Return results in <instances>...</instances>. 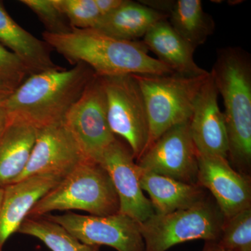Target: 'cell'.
I'll return each instance as SVG.
<instances>
[{
    "instance_id": "f546056e",
    "label": "cell",
    "mask_w": 251,
    "mask_h": 251,
    "mask_svg": "<svg viewBox=\"0 0 251 251\" xmlns=\"http://www.w3.org/2000/svg\"><path fill=\"white\" fill-rule=\"evenodd\" d=\"M202 251H230L220 247L216 242H205Z\"/></svg>"
},
{
    "instance_id": "8992f818",
    "label": "cell",
    "mask_w": 251,
    "mask_h": 251,
    "mask_svg": "<svg viewBox=\"0 0 251 251\" xmlns=\"http://www.w3.org/2000/svg\"><path fill=\"white\" fill-rule=\"evenodd\" d=\"M225 216L215 201L206 198L196 205L157 214L140 224L145 251H167L189 241L217 242Z\"/></svg>"
},
{
    "instance_id": "83f0119b",
    "label": "cell",
    "mask_w": 251,
    "mask_h": 251,
    "mask_svg": "<svg viewBox=\"0 0 251 251\" xmlns=\"http://www.w3.org/2000/svg\"><path fill=\"white\" fill-rule=\"evenodd\" d=\"M16 88L12 84L0 77V103L7 99Z\"/></svg>"
},
{
    "instance_id": "9c48e42d",
    "label": "cell",
    "mask_w": 251,
    "mask_h": 251,
    "mask_svg": "<svg viewBox=\"0 0 251 251\" xmlns=\"http://www.w3.org/2000/svg\"><path fill=\"white\" fill-rule=\"evenodd\" d=\"M44 216L87 245L108 246L117 251H145L139 223L120 213L99 216L67 212Z\"/></svg>"
},
{
    "instance_id": "4fadbf2b",
    "label": "cell",
    "mask_w": 251,
    "mask_h": 251,
    "mask_svg": "<svg viewBox=\"0 0 251 251\" xmlns=\"http://www.w3.org/2000/svg\"><path fill=\"white\" fill-rule=\"evenodd\" d=\"M197 184L212 195L225 219L251 208L250 176L234 169L228 159L198 153Z\"/></svg>"
},
{
    "instance_id": "5b68a950",
    "label": "cell",
    "mask_w": 251,
    "mask_h": 251,
    "mask_svg": "<svg viewBox=\"0 0 251 251\" xmlns=\"http://www.w3.org/2000/svg\"><path fill=\"white\" fill-rule=\"evenodd\" d=\"M209 75V72L201 76L177 73L133 75L148 111L150 135L145 151L171 127L191 120L198 94Z\"/></svg>"
},
{
    "instance_id": "ba28073f",
    "label": "cell",
    "mask_w": 251,
    "mask_h": 251,
    "mask_svg": "<svg viewBox=\"0 0 251 251\" xmlns=\"http://www.w3.org/2000/svg\"><path fill=\"white\" fill-rule=\"evenodd\" d=\"M64 125L76 140L87 159L98 163L115 140L109 126L106 99L100 77L94 75L67 112Z\"/></svg>"
},
{
    "instance_id": "4316f807",
    "label": "cell",
    "mask_w": 251,
    "mask_h": 251,
    "mask_svg": "<svg viewBox=\"0 0 251 251\" xmlns=\"http://www.w3.org/2000/svg\"><path fill=\"white\" fill-rule=\"evenodd\" d=\"M100 16H108L120 8L125 0H94Z\"/></svg>"
},
{
    "instance_id": "f1b7e54d",
    "label": "cell",
    "mask_w": 251,
    "mask_h": 251,
    "mask_svg": "<svg viewBox=\"0 0 251 251\" xmlns=\"http://www.w3.org/2000/svg\"><path fill=\"white\" fill-rule=\"evenodd\" d=\"M9 117L7 112L0 104V137L3 134L6 126L9 123Z\"/></svg>"
},
{
    "instance_id": "5bb4252c",
    "label": "cell",
    "mask_w": 251,
    "mask_h": 251,
    "mask_svg": "<svg viewBox=\"0 0 251 251\" xmlns=\"http://www.w3.org/2000/svg\"><path fill=\"white\" fill-rule=\"evenodd\" d=\"M219 92L209 72L198 94L190 120L191 137L198 154L227 158L228 140Z\"/></svg>"
},
{
    "instance_id": "d6986e66",
    "label": "cell",
    "mask_w": 251,
    "mask_h": 251,
    "mask_svg": "<svg viewBox=\"0 0 251 251\" xmlns=\"http://www.w3.org/2000/svg\"><path fill=\"white\" fill-rule=\"evenodd\" d=\"M0 44L21 59L30 75L58 67L49 46L15 22L0 1Z\"/></svg>"
},
{
    "instance_id": "9a60e30c",
    "label": "cell",
    "mask_w": 251,
    "mask_h": 251,
    "mask_svg": "<svg viewBox=\"0 0 251 251\" xmlns=\"http://www.w3.org/2000/svg\"><path fill=\"white\" fill-rule=\"evenodd\" d=\"M62 179L54 175H34L4 188L0 209V251L10 236L18 232L36 203Z\"/></svg>"
},
{
    "instance_id": "7c38bea8",
    "label": "cell",
    "mask_w": 251,
    "mask_h": 251,
    "mask_svg": "<svg viewBox=\"0 0 251 251\" xmlns=\"http://www.w3.org/2000/svg\"><path fill=\"white\" fill-rule=\"evenodd\" d=\"M85 159L64 122L39 128L27 166L18 181L42 175L63 179Z\"/></svg>"
},
{
    "instance_id": "484cf974",
    "label": "cell",
    "mask_w": 251,
    "mask_h": 251,
    "mask_svg": "<svg viewBox=\"0 0 251 251\" xmlns=\"http://www.w3.org/2000/svg\"><path fill=\"white\" fill-rule=\"evenodd\" d=\"M29 75L22 61L0 44V77L17 87Z\"/></svg>"
},
{
    "instance_id": "4dcf8cb0",
    "label": "cell",
    "mask_w": 251,
    "mask_h": 251,
    "mask_svg": "<svg viewBox=\"0 0 251 251\" xmlns=\"http://www.w3.org/2000/svg\"><path fill=\"white\" fill-rule=\"evenodd\" d=\"M4 188L0 187V209L2 204L3 198H4Z\"/></svg>"
},
{
    "instance_id": "52a82bcc",
    "label": "cell",
    "mask_w": 251,
    "mask_h": 251,
    "mask_svg": "<svg viewBox=\"0 0 251 251\" xmlns=\"http://www.w3.org/2000/svg\"><path fill=\"white\" fill-rule=\"evenodd\" d=\"M106 99L107 117L114 135L128 143L138 161L148 146L150 125L145 99L133 75L100 77Z\"/></svg>"
},
{
    "instance_id": "d4e9b609",
    "label": "cell",
    "mask_w": 251,
    "mask_h": 251,
    "mask_svg": "<svg viewBox=\"0 0 251 251\" xmlns=\"http://www.w3.org/2000/svg\"><path fill=\"white\" fill-rule=\"evenodd\" d=\"M21 2L39 17L46 28V32L60 34L72 30L67 18L54 4V0H22Z\"/></svg>"
},
{
    "instance_id": "ac0fdd59",
    "label": "cell",
    "mask_w": 251,
    "mask_h": 251,
    "mask_svg": "<svg viewBox=\"0 0 251 251\" xmlns=\"http://www.w3.org/2000/svg\"><path fill=\"white\" fill-rule=\"evenodd\" d=\"M144 44L172 70L188 76L209 74L196 64L195 49L173 29L168 20L157 23L143 37Z\"/></svg>"
},
{
    "instance_id": "603a6c76",
    "label": "cell",
    "mask_w": 251,
    "mask_h": 251,
    "mask_svg": "<svg viewBox=\"0 0 251 251\" xmlns=\"http://www.w3.org/2000/svg\"><path fill=\"white\" fill-rule=\"evenodd\" d=\"M216 242L226 250L251 251V208L225 219Z\"/></svg>"
},
{
    "instance_id": "3957f363",
    "label": "cell",
    "mask_w": 251,
    "mask_h": 251,
    "mask_svg": "<svg viewBox=\"0 0 251 251\" xmlns=\"http://www.w3.org/2000/svg\"><path fill=\"white\" fill-rule=\"evenodd\" d=\"M224 100L229 164L248 175L251 168V59L241 48L220 49L210 72Z\"/></svg>"
},
{
    "instance_id": "cb8c5ba5",
    "label": "cell",
    "mask_w": 251,
    "mask_h": 251,
    "mask_svg": "<svg viewBox=\"0 0 251 251\" xmlns=\"http://www.w3.org/2000/svg\"><path fill=\"white\" fill-rule=\"evenodd\" d=\"M73 29H94L100 16L94 0H54Z\"/></svg>"
},
{
    "instance_id": "ffe728a7",
    "label": "cell",
    "mask_w": 251,
    "mask_h": 251,
    "mask_svg": "<svg viewBox=\"0 0 251 251\" xmlns=\"http://www.w3.org/2000/svg\"><path fill=\"white\" fill-rule=\"evenodd\" d=\"M0 137V187L16 182L27 166L37 129L30 125L9 120Z\"/></svg>"
},
{
    "instance_id": "2e32d148",
    "label": "cell",
    "mask_w": 251,
    "mask_h": 251,
    "mask_svg": "<svg viewBox=\"0 0 251 251\" xmlns=\"http://www.w3.org/2000/svg\"><path fill=\"white\" fill-rule=\"evenodd\" d=\"M141 2L166 14L173 29L195 50L204 44L215 31V22L210 15L204 11L201 0Z\"/></svg>"
},
{
    "instance_id": "6da1fadb",
    "label": "cell",
    "mask_w": 251,
    "mask_h": 251,
    "mask_svg": "<svg viewBox=\"0 0 251 251\" xmlns=\"http://www.w3.org/2000/svg\"><path fill=\"white\" fill-rule=\"evenodd\" d=\"M44 42L73 65L84 63L99 77L163 75L175 73L148 54L143 42L125 41L94 29H72L65 34L44 31Z\"/></svg>"
},
{
    "instance_id": "e0dca14e",
    "label": "cell",
    "mask_w": 251,
    "mask_h": 251,
    "mask_svg": "<svg viewBox=\"0 0 251 251\" xmlns=\"http://www.w3.org/2000/svg\"><path fill=\"white\" fill-rule=\"evenodd\" d=\"M139 167V166H138ZM140 187L150 196L155 214H166L187 209L204 201L206 189L198 184L182 182L143 171L139 167Z\"/></svg>"
},
{
    "instance_id": "7402d4cb",
    "label": "cell",
    "mask_w": 251,
    "mask_h": 251,
    "mask_svg": "<svg viewBox=\"0 0 251 251\" xmlns=\"http://www.w3.org/2000/svg\"><path fill=\"white\" fill-rule=\"evenodd\" d=\"M39 239L52 251H99V246L87 245L59 224L45 216L27 217L18 231Z\"/></svg>"
},
{
    "instance_id": "44dd1931",
    "label": "cell",
    "mask_w": 251,
    "mask_h": 251,
    "mask_svg": "<svg viewBox=\"0 0 251 251\" xmlns=\"http://www.w3.org/2000/svg\"><path fill=\"white\" fill-rule=\"evenodd\" d=\"M168 16L143 3L125 0L112 14L100 18L94 29L105 35L125 41L144 37L154 25Z\"/></svg>"
},
{
    "instance_id": "30bf717a",
    "label": "cell",
    "mask_w": 251,
    "mask_h": 251,
    "mask_svg": "<svg viewBox=\"0 0 251 251\" xmlns=\"http://www.w3.org/2000/svg\"><path fill=\"white\" fill-rule=\"evenodd\" d=\"M136 163L143 171L197 184L198 151L191 137L190 120L166 130Z\"/></svg>"
},
{
    "instance_id": "8fae6325",
    "label": "cell",
    "mask_w": 251,
    "mask_h": 251,
    "mask_svg": "<svg viewBox=\"0 0 251 251\" xmlns=\"http://www.w3.org/2000/svg\"><path fill=\"white\" fill-rule=\"evenodd\" d=\"M111 179L120 203L119 213L143 223L155 214L152 204L140 187L139 167L130 149L115 140L99 159Z\"/></svg>"
},
{
    "instance_id": "7a4b0ae2",
    "label": "cell",
    "mask_w": 251,
    "mask_h": 251,
    "mask_svg": "<svg viewBox=\"0 0 251 251\" xmlns=\"http://www.w3.org/2000/svg\"><path fill=\"white\" fill-rule=\"evenodd\" d=\"M94 75L84 63L71 69L58 67L31 74L0 104L9 120L25 122L36 129L62 123Z\"/></svg>"
},
{
    "instance_id": "277c9868",
    "label": "cell",
    "mask_w": 251,
    "mask_h": 251,
    "mask_svg": "<svg viewBox=\"0 0 251 251\" xmlns=\"http://www.w3.org/2000/svg\"><path fill=\"white\" fill-rule=\"evenodd\" d=\"M119 209L118 197L108 173L97 162L85 159L36 203L27 217L65 210L110 216Z\"/></svg>"
}]
</instances>
